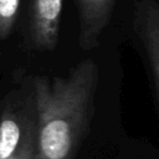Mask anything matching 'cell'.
Here are the masks:
<instances>
[{
  "instance_id": "1",
  "label": "cell",
  "mask_w": 159,
  "mask_h": 159,
  "mask_svg": "<svg viewBox=\"0 0 159 159\" xmlns=\"http://www.w3.org/2000/svg\"><path fill=\"white\" fill-rule=\"evenodd\" d=\"M99 70L92 58L78 62L68 75L36 76L34 159H75L94 113Z\"/></svg>"
},
{
  "instance_id": "2",
  "label": "cell",
  "mask_w": 159,
  "mask_h": 159,
  "mask_svg": "<svg viewBox=\"0 0 159 159\" xmlns=\"http://www.w3.org/2000/svg\"><path fill=\"white\" fill-rule=\"evenodd\" d=\"M36 106L34 89L9 93L0 116V159H34Z\"/></svg>"
},
{
  "instance_id": "3",
  "label": "cell",
  "mask_w": 159,
  "mask_h": 159,
  "mask_svg": "<svg viewBox=\"0 0 159 159\" xmlns=\"http://www.w3.org/2000/svg\"><path fill=\"white\" fill-rule=\"evenodd\" d=\"M133 31L140 45L154 107L159 108V5L157 0H138L133 10Z\"/></svg>"
},
{
  "instance_id": "4",
  "label": "cell",
  "mask_w": 159,
  "mask_h": 159,
  "mask_svg": "<svg viewBox=\"0 0 159 159\" xmlns=\"http://www.w3.org/2000/svg\"><path fill=\"white\" fill-rule=\"evenodd\" d=\"M63 0H27V34L30 45L52 51L60 39Z\"/></svg>"
},
{
  "instance_id": "5",
  "label": "cell",
  "mask_w": 159,
  "mask_h": 159,
  "mask_svg": "<svg viewBox=\"0 0 159 159\" xmlns=\"http://www.w3.org/2000/svg\"><path fill=\"white\" fill-rule=\"evenodd\" d=\"M78 16V43L84 51L98 46L117 0H73Z\"/></svg>"
},
{
  "instance_id": "6",
  "label": "cell",
  "mask_w": 159,
  "mask_h": 159,
  "mask_svg": "<svg viewBox=\"0 0 159 159\" xmlns=\"http://www.w3.org/2000/svg\"><path fill=\"white\" fill-rule=\"evenodd\" d=\"M21 0H0V42L12 32L19 17Z\"/></svg>"
}]
</instances>
